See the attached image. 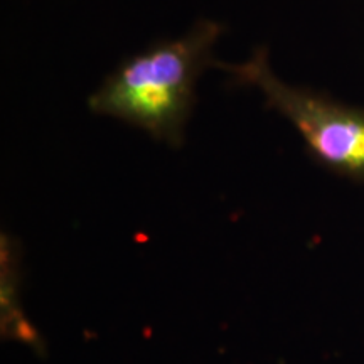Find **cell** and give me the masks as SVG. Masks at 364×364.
I'll return each instance as SVG.
<instances>
[{
	"instance_id": "obj_1",
	"label": "cell",
	"mask_w": 364,
	"mask_h": 364,
	"mask_svg": "<svg viewBox=\"0 0 364 364\" xmlns=\"http://www.w3.org/2000/svg\"><path fill=\"white\" fill-rule=\"evenodd\" d=\"M223 33L220 22L203 19L181 38L156 41L125 58L90 95L88 108L181 147L198 103L196 86L215 66L213 51Z\"/></svg>"
},
{
	"instance_id": "obj_2",
	"label": "cell",
	"mask_w": 364,
	"mask_h": 364,
	"mask_svg": "<svg viewBox=\"0 0 364 364\" xmlns=\"http://www.w3.org/2000/svg\"><path fill=\"white\" fill-rule=\"evenodd\" d=\"M236 85L253 86L294 127L309 157L341 179L364 184V108L341 102L324 91L290 85L275 75L267 48H257L247 61L215 63Z\"/></svg>"
},
{
	"instance_id": "obj_3",
	"label": "cell",
	"mask_w": 364,
	"mask_h": 364,
	"mask_svg": "<svg viewBox=\"0 0 364 364\" xmlns=\"http://www.w3.org/2000/svg\"><path fill=\"white\" fill-rule=\"evenodd\" d=\"M17 245L9 235H2V327L11 339H22L36 348V332L27 324L19 309V277L16 268Z\"/></svg>"
}]
</instances>
